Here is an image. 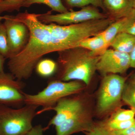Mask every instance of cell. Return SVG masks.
Segmentation results:
<instances>
[{"label": "cell", "instance_id": "6da1fadb", "mask_svg": "<svg viewBox=\"0 0 135 135\" xmlns=\"http://www.w3.org/2000/svg\"><path fill=\"white\" fill-rule=\"evenodd\" d=\"M56 79L64 81H79L89 85L97 71L101 56L78 47L58 52Z\"/></svg>", "mask_w": 135, "mask_h": 135}, {"label": "cell", "instance_id": "7a4b0ae2", "mask_svg": "<svg viewBox=\"0 0 135 135\" xmlns=\"http://www.w3.org/2000/svg\"><path fill=\"white\" fill-rule=\"evenodd\" d=\"M84 85L79 81L50 80L47 86L37 94H29L24 92V104L42 107V109L37 112V115L40 114L54 106L60 99L78 94L84 89Z\"/></svg>", "mask_w": 135, "mask_h": 135}, {"label": "cell", "instance_id": "3957f363", "mask_svg": "<svg viewBox=\"0 0 135 135\" xmlns=\"http://www.w3.org/2000/svg\"><path fill=\"white\" fill-rule=\"evenodd\" d=\"M38 107L25 105L14 109L0 104V135H26L33 127Z\"/></svg>", "mask_w": 135, "mask_h": 135}, {"label": "cell", "instance_id": "277c9868", "mask_svg": "<svg viewBox=\"0 0 135 135\" xmlns=\"http://www.w3.org/2000/svg\"><path fill=\"white\" fill-rule=\"evenodd\" d=\"M127 78L118 74L104 76L98 96L97 110L98 114L103 115L110 112L119 104Z\"/></svg>", "mask_w": 135, "mask_h": 135}, {"label": "cell", "instance_id": "5b68a950", "mask_svg": "<svg viewBox=\"0 0 135 135\" xmlns=\"http://www.w3.org/2000/svg\"><path fill=\"white\" fill-rule=\"evenodd\" d=\"M109 17L98 8L92 5L86 6L77 11L71 10L64 13L52 15L51 11L45 14H38L39 20L45 23H51L60 25L77 24L90 20L104 19Z\"/></svg>", "mask_w": 135, "mask_h": 135}, {"label": "cell", "instance_id": "8992f818", "mask_svg": "<svg viewBox=\"0 0 135 135\" xmlns=\"http://www.w3.org/2000/svg\"><path fill=\"white\" fill-rule=\"evenodd\" d=\"M3 22L7 35L9 58L20 53L29 41L30 32L24 23L20 22L15 16H6Z\"/></svg>", "mask_w": 135, "mask_h": 135}, {"label": "cell", "instance_id": "52a82bcc", "mask_svg": "<svg viewBox=\"0 0 135 135\" xmlns=\"http://www.w3.org/2000/svg\"><path fill=\"white\" fill-rule=\"evenodd\" d=\"M25 84L11 73H0V104L18 106L24 104Z\"/></svg>", "mask_w": 135, "mask_h": 135}, {"label": "cell", "instance_id": "ba28073f", "mask_svg": "<svg viewBox=\"0 0 135 135\" xmlns=\"http://www.w3.org/2000/svg\"><path fill=\"white\" fill-rule=\"evenodd\" d=\"M130 68L129 54L113 49H108L100 57L97 64V71L101 75L125 73Z\"/></svg>", "mask_w": 135, "mask_h": 135}, {"label": "cell", "instance_id": "9c48e42d", "mask_svg": "<svg viewBox=\"0 0 135 135\" xmlns=\"http://www.w3.org/2000/svg\"><path fill=\"white\" fill-rule=\"evenodd\" d=\"M71 96L60 99L54 106L46 110V112L55 111L56 114L44 128V131L50 126L56 127L60 126L84 108V104L80 97Z\"/></svg>", "mask_w": 135, "mask_h": 135}, {"label": "cell", "instance_id": "30bf717a", "mask_svg": "<svg viewBox=\"0 0 135 135\" xmlns=\"http://www.w3.org/2000/svg\"><path fill=\"white\" fill-rule=\"evenodd\" d=\"M94 123L90 112L84 107L60 126L55 127L56 135H71L80 132L84 133Z\"/></svg>", "mask_w": 135, "mask_h": 135}, {"label": "cell", "instance_id": "8fae6325", "mask_svg": "<svg viewBox=\"0 0 135 135\" xmlns=\"http://www.w3.org/2000/svg\"><path fill=\"white\" fill-rule=\"evenodd\" d=\"M104 13L114 20L128 16L133 12V0H103Z\"/></svg>", "mask_w": 135, "mask_h": 135}, {"label": "cell", "instance_id": "7c38bea8", "mask_svg": "<svg viewBox=\"0 0 135 135\" xmlns=\"http://www.w3.org/2000/svg\"><path fill=\"white\" fill-rule=\"evenodd\" d=\"M78 47L90 51L94 55L101 56L108 49L110 46L99 33L84 39Z\"/></svg>", "mask_w": 135, "mask_h": 135}, {"label": "cell", "instance_id": "4fadbf2b", "mask_svg": "<svg viewBox=\"0 0 135 135\" xmlns=\"http://www.w3.org/2000/svg\"><path fill=\"white\" fill-rule=\"evenodd\" d=\"M135 14V9L128 16L117 20L110 25L106 29L99 34L103 37L107 43L110 45L111 42L115 36L120 33L127 24L132 18Z\"/></svg>", "mask_w": 135, "mask_h": 135}, {"label": "cell", "instance_id": "5bb4252c", "mask_svg": "<svg viewBox=\"0 0 135 135\" xmlns=\"http://www.w3.org/2000/svg\"><path fill=\"white\" fill-rule=\"evenodd\" d=\"M135 44V36L124 32L118 33L111 42L110 47L112 49L129 54Z\"/></svg>", "mask_w": 135, "mask_h": 135}, {"label": "cell", "instance_id": "9a60e30c", "mask_svg": "<svg viewBox=\"0 0 135 135\" xmlns=\"http://www.w3.org/2000/svg\"><path fill=\"white\" fill-rule=\"evenodd\" d=\"M122 100L135 110V73L128 77L123 87Z\"/></svg>", "mask_w": 135, "mask_h": 135}, {"label": "cell", "instance_id": "2e32d148", "mask_svg": "<svg viewBox=\"0 0 135 135\" xmlns=\"http://www.w3.org/2000/svg\"><path fill=\"white\" fill-rule=\"evenodd\" d=\"M35 69L39 76L43 78H48L56 73L57 64L50 59H44L38 62Z\"/></svg>", "mask_w": 135, "mask_h": 135}, {"label": "cell", "instance_id": "e0dca14e", "mask_svg": "<svg viewBox=\"0 0 135 135\" xmlns=\"http://www.w3.org/2000/svg\"><path fill=\"white\" fill-rule=\"evenodd\" d=\"M35 4H42L48 6L52 11L59 13L67 12L68 10L63 4L62 0H25L22 3V7H28Z\"/></svg>", "mask_w": 135, "mask_h": 135}, {"label": "cell", "instance_id": "ac0fdd59", "mask_svg": "<svg viewBox=\"0 0 135 135\" xmlns=\"http://www.w3.org/2000/svg\"><path fill=\"white\" fill-rule=\"evenodd\" d=\"M64 5L69 11L74 8H82L92 5L104 11L103 0H62Z\"/></svg>", "mask_w": 135, "mask_h": 135}, {"label": "cell", "instance_id": "d6986e66", "mask_svg": "<svg viewBox=\"0 0 135 135\" xmlns=\"http://www.w3.org/2000/svg\"><path fill=\"white\" fill-rule=\"evenodd\" d=\"M135 122V118L130 120L118 121L107 120L102 122L104 126L110 131L124 130L133 126Z\"/></svg>", "mask_w": 135, "mask_h": 135}, {"label": "cell", "instance_id": "ffe728a7", "mask_svg": "<svg viewBox=\"0 0 135 135\" xmlns=\"http://www.w3.org/2000/svg\"><path fill=\"white\" fill-rule=\"evenodd\" d=\"M135 110L134 109H119L114 113L109 119L111 120L123 121L130 120L134 118Z\"/></svg>", "mask_w": 135, "mask_h": 135}, {"label": "cell", "instance_id": "44dd1931", "mask_svg": "<svg viewBox=\"0 0 135 135\" xmlns=\"http://www.w3.org/2000/svg\"><path fill=\"white\" fill-rule=\"evenodd\" d=\"M0 53L6 59L9 58L7 35L3 23L0 20Z\"/></svg>", "mask_w": 135, "mask_h": 135}, {"label": "cell", "instance_id": "7402d4cb", "mask_svg": "<svg viewBox=\"0 0 135 135\" xmlns=\"http://www.w3.org/2000/svg\"><path fill=\"white\" fill-rule=\"evenodd\" d=\"M25 0H7L0 4V14L2 12L19 10Z\"/></svg>", "mask_w": 135, "mask_h": 135}, {"label": "cell", "instance_id": "603a6c76", "mask_svg": "<svg viewBox=\"0 0 135 135\" xmlns=\"http://www.w3.org/2000/svg\"><path fill=\"white\" fill-rule=\"evenodd\" d=\"M86 135H113L102 122H94L89 129L84 132Z\"/></svg>", "mask_w": 135, "mask_h": 135}, {"label": "cell", "instance_id": "cb8c5ba5", "mask_svg": "<svg viewBox=\"0 0 135 135\" xmlns=\"http://www.w3.org/2000/svg\"><path fill=\"white\" fill-rule=\"evenodd\" d=\"M120 32L126 33L135 36V14Z\"/></svg>", "mask_w": 135, "mask_h": 135}, {"label": "cell", "instance_id": "d4e9b609", "mask_svg": "<svg viewBox=\"0 0 135 135\" xmlns=\"http://www.w3.org/2000/svg\"><path fill=\"white\" fill-rule=\"evenodd\" d=\"M110 131L113 135H135V122L133 126L124 130Z\"/></svg>", "mask_w": 135, "mask_h": 135}, {"label": "cell", "instance_id": "484cf974", "mask_svg": "<svg viewBox=\"0 0 135 135\" xmlns=\"http://www.w3.org/2000/svg\"><path fill=\"white\" fill-rule=\"evenodd\" d=\"M44 128L41 125L33 126L26 135H44Z\"/></svg>", "mask_w": 135, "mask_h": 135}, {"label": "cell", "instance_id": "4316f807", "mask_svg": "<svg viewBox=\"0 0 135 135\" xmlns=\"http://www.w3.org/2000/svg\"><path fill=\"white\" fill-rule=\"evenodd\" d=\"M129 55L130 58V68H135V44Z\"/></svg>", "mask_w": 135, "mask_h": 135}, {"label": "cell", "instance_id": "83f0119b", "mask_svg": "<svg viewBox=\"0 0 135 135\" xmlns=\"http://www.w3.org/2000/svg\"><path fill=\"white\" fill-rule=\"evenodd\" d=\"M6 58L0 53V73L4 72V65Z\"/></svg>", "mask_w": 135, "mask_h": 135}, {"label": "cell", "instance_id": "f1b7e54d", "mask_svg": "<svg viewBox=\"0 0 135 135\" xmlns=\"http://www.w3.org/2000/svg\"><path fill=\"white\" fill-rule=\"evenodd\" d=\"M6 17V16H0V20L2 21V20H4Z\"/></svg>", "mask_w": 135, "mask_h": 135}, {"label": "cell", "instance_id": "f546056e", "mask_svg": "<svg viewBox=\"0 0 135 135\" xmlns=\"http://www.w3.org/2000/svg\"><path fill=\"white\" fill-rule=\"evenodd\" d=\"M133 7L135 9V0H133Z\"/></svg>", "mask_w": 135, "mask_h": 135}, {"label": "cell", "instance_id": "4dcf8cb0", "mask_svg": "<svg viewBox=\"0 0 135 135\" xmlns=\"http://www.w3.org/2000/svg\"><path fill=\"white\" fill-rule=\"evenodd\" d=\"M7 1V0H0V4L2 3V2H4L5 1Z\"/></svg>", "mask_w": 135, "mask_h": 135}]
</instances>
